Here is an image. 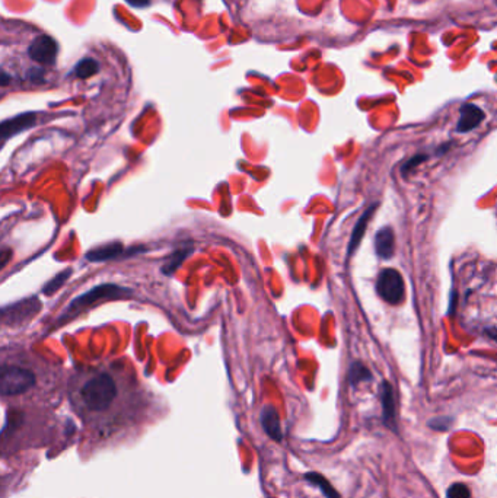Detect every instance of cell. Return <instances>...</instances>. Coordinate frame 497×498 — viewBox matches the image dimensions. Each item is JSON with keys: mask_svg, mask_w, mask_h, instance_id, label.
I'll list each match as a JSON object with an SVG mask.
<instances>
[{"mask_svg": "<svg viewBox=\"0 0 497 498\" xmlns=\"http://www.w3.org/2000/svg\"><path fill=\"white\" fill-rule=\"evenodd\" d=\"M377 293L379 298L390 305H401L406 299V286L402 275L394 268H385L377 280Z\"/></svg>", "mask_w": 497, "mask_h": 498, "instance_id": "obj_4", "label": "cell"}, {"mask_svg": "<svg viewBox=\"0 0 497 498\" xmlns=\"http://www.w3.org/2000/svg\"><path fill=\"white\" fill-rule=\"evenodd\" d=\"M193 251H194L193 245H187V243L180 246V248H177L175 251H174L173 254H171V255L166 258V261L164 262V266H162V268H161L162 274H165V275H173V274L181 267V264L185 261V258H189V257L191 255Z\"/></svg>", "mask_w": 497, "mask_h": 498, "instance_id": "obj_13", "label": "cell"}, {"mask_svg": "<svg viewBox=\"0 0 497 498\" xmlns=\"http://www.w3.org/2000/svg\"><path fill=\"white\" fill-rule=\"evenodd\" d=\"M427 158H429V156H427L426 153H418V154H416V156H413L411 159H409L406 163L402 165L401 174H402V175H407L411 169H414L416 166H418L422 162H425Z\"/></svg>", "mask_w": 497, "mask_h": 498, "instance_id": "obj_20", "label": "cell"}, {"mask_svg": "<svg viewBox=\"0 0 497 498\" xmlns=\"http://www.w3.org/2000/svg\"><path fill=\"white\" fill-rule=\"evenodd\" d=\"M126 2L133 8H148L150 5V0H126Z\"/></svg>", "mask_w": 497, "mask_h": 498, "instance_id": "obj_22", "label": "cell"}, {"mask_svg": "<svg viewBox=\"0 0 497 498\" xmlns=\"http://www.w3.org/2000/svg\"><path fill=\"white\" fill-rule=\"evenodd\" d=\"M72 275V270H65L63 273H58L54 278H52L50 282L44 286L42 293L47 296H53L61 286L66 283V280Z\"/></svg>", "mask_w": 497, "mask_h": 498, "instance_id": "obj_18", "label": "cell"}, {"mask_svg": "<svg viewBox=\"0 0 497 498\" xmlns=\"http://www.w3.org/2000/svg\"><path fill=\"white\" fill-rule=\"evenodd\" d=\"M37 124V114L36 113H24L19 115H15L8 118L0 126V136L3 140H8L13 136H17L25 130H29Z\"/></svg>", "mask_w": 497, "mask_h": 498, "instance_id": "obj_8", "label": "cell"}, {"mask_svg": "<svg viewBox=\"0 0 497 498\" xmlns=\"http://www.w3.org/2000/svg\"><path fill=\"white\" fill-rule=\"evenodd\" d=\"M305 479L308 482H310V484L318 487L321 490V492L327 497V498H340L338 492L333 488V485L330 484V482L325 479L322 475L320 474H315V472H309L305 475Z\"/></svg>", "mask_w": 497, "mask_h": 498, "instance_id": "obj_15", "label": "cell"}, {"mask_svg": "<svg viewBox=\"0 0 497 498\" xmlns=\"http://www.w3.org/2000/svg\"><path fill=\"white\" fill-rule=\"evenodd\" d=\"M40 307H41V303L36 298L19 302L17 305L8 306L3 309V321H5V323H9V325H17V323L31 318L34 314H37Z\"/></svg>", "mask_w": 497, "mask_h": 498, "instance_id": "obj_7", "label": "cell"}, {"mask_svg": "<svg viewBox=\"0 0 497 498\" xmlns=\"http://www.w3.org/2000/svg\"><path fill=\"white\" fill-rule=\"evenodd\" d=\"M37 383L31 370L18 366H3L0 373V394L3 396H17L28 392Z\"/></svg>", "mask_w": 497, "mask_h": 498, "instance_id": "obj_3", "label": "cell"}, {"mask_svg": "<svg viewBox=\"0 0 497 498\" xmlns=\"http://www.w3.org/2000/svg\"><path fill=\"white\" fill-rule=\"evenodd\" d=\"M486 118L484 111L475 104H464L459 110V120L457 124L458 133H468L477 129Z\"/></svg>", "mask_w": 497, "mask_h": 498, "instance_id": "obj_9", "label": "cell"}, {"mask_svg": "<svg viewBox=\"0 0 497 498\" xmlns=\"http://www.w3.org/2000/svg\"><path fill=\"white\" fill-rule=\"evenodd\" d=\"M133 291L127 287H123L118 284H113V283H106V284H100L94 289H90L85 293H82L81 296H77L76 299H73L69 306L66 307L65 314L60 316V319H66L70 318L76 314H79L81 310L95 305L98 302L102 300H116V299H127L132 298Z\"/></svg>", "mask_w": 497, "mask_h": 498, "instance_id": "obj_2", "label": "cell"}, {"mask_svg": "<svg viewBox=\"0 0 497 498\" xmlns=\"http://www.w3.org/2000/svg\"><path fill=\"white\" fill-rule=\"evenodd\" d=\"M486 334H487L491 339H494V341L497 342V328H487V330H486Z\"/></svg>", "mask_w": 497, "mask_h": 498, "instance_id": "obj_23", "label": "cell"}, {"mask_svg": "<svg viewBox=\"0 0 497 498\" xmlns=\"http://www.w3.org/2000/svg\"><path fill=\"white\" fill-rule=\"evenodd\" d=\"M260 421H261L262 430L266 431V434L270 439H273L277 443H281L283 440L281 417H278V412L273 405H266L261 410Z\"/></svg>", "mask_w": 497, "mask_h": 498, "instance_id": "obj_10", "label": "cell"}, {"mask_svg": "<svg viewBox=\"0 0 497 498\" xmlns=\"http://www.w3.org/2000/svg\"><path fill=\"white\" fill-rule=\"evenodd\" d=\"M372 379L370 370L361 362H356L352 364L349 370V380L352 385H359L361 382H366Z\"/></svg>", "mask_w": 497, "mask_h": 498, "instance_id": "obj_17", "label": "cell"}, {"mask_svg": "<svg viewBox=\"0 0 497 498\" xmlns=\"http://www.w3.org/2000/svg\"><path fill=\"white\" fill-rule=\"evenodd\" d=\"M142 251H145L143 246H136V248H132V251H126V248H124V245L121 242H111V243H106V245L90 249V251L85 257L90 262H105V261H111V259H116L123 255L127 257V255H133V254L142 252Z\"/></svg>", "mask_w": 497, "mask_h": 498, "instance_id": "obj_6", "label": "cell"}, {"mask_svg": "<svg viewBox=\"0 0 497 498\" xmlns=\"http://www.w3.org/2000/svg\"><path fill=\"white\" fill-rule=\"evenodd\" d=\"M494 3H496V5H497V0H494Z\"/></svg>", "mask_w": 497, "mask_h": 498, "instance_id": "obj_25", "label": "cell"}, {"mask_svg": "<svg viewBox=\"0 0 497 498\" xmlns=\"http://www.w3.org/2000/svg\"><path fill=\"white\" fill-rule=\"evenodd\" d=\"M117 394V383L108 373H98L88 379L79 392L84 407L90 412H105L114 403Z\"/></svg>", "mask_w": 497, "mask_h": 498, "instance_id": "obj_1", "label": "cell"}, {"mask_svg": "<svg viewBox=\"0 0 497 498\" xmlns=\"http://www.w3.org/2000/svg\"><path fill=\"white\" fill-rule=\"evenodd\" d=\"M9 79H10L9 74H8L6 72H3V73H2V86H6V85L9 83Z\"/></svg>", "mask_w": 497, "mask_h": 498, "instance_id": "obj_24", "label": "cell"}, {"mask_svg": "<svg viewBox=\"0 0 497 498\" xmlns=\"http://www.w3.org/2000/svg\"><path fill=\"white\" fill-rule=\"evenodd\" d=\"M58 47L54 38L50 35H38L33 42H31L28 49V56L31 60L37 61L44 66H52L56 63Z\"/></svg>", "mask_w": 497, "mask_h": 498, "instance_id": "obj_5", "label": "cell"}, {"mask_svg": "<svg viewBox=\"0 0 497 498\" xmlns=\"http://www.w3.org/2000/svg\"><path fill=\"white\" fill-rule=\"evenodd\" d=\"M446 498H471V492L467 485L457 482V484H452L449 487L446 492Z\"/></svg>", "mask_w": 497, "mask_h": 498, "instance_id": "obj_19", "label": "cell"}, {"mask_svg": "<svg viewBox=\"0 0 497 498\" xmlns=\"http://www.w3.org/2000/svg\"><path fill=\"white\" fill-rule=\"evenodd\" d=\"M100 72V63L95 58H84L74 66L73 74L79 79H88Z\"/></svg>", "mask_w": 497, "mask_h": 498, "instance_id": "obj_16", "label": "cell"}, {"mask_svg": "<svg viewBox=\"0 0 497 498\" xmlns=\"http://www.w3.org/2000/svg\"><path fill=\"white\" fill-rule=\"evenodd\" d=\"M42 74H44V70H41V69H33V70L29 72V79L33 81V82H40V83H41V82H44Z\"/></svg>", "mask_w": 497, "mask_h": 498, "instance_id": "obj_21", "label": "cell"}, {"mask_svg": "<svg viewBox=\"0 0 497 498\" xmlns=\"http://www.w3.org/2000/svg\"><path fill=\"white\" fill-rule=\"evenodd\" d=\"M381 402H382V412H384V419L388 426L394 424L395 419V399H394V391L393 386L384 382L381 386Z\"/></svg>", "mask_w": 497, "mask_h": 498, "instance_id": "obj_14", "label": "cell"}, {"mask_svg": "<svg viewBox=\"0 0 497 498\" xmlns=\"http://www.w3.org/2000/svg\"><path fill=\"white\" fill-rule=\"evenodd\" d=\"M377 209H378V204H372V206L368 207V210L359 217V220L356 222V226H354V229H353V232H352L350 242H349V251H347L349 257L356 251L357 248H359V245H361V242H362V239H363V236H365L366 226H368V223H369V220H370L372 214H374V211H375Z\"/></svg>", "mask_w": 497, "mask_h": 498, "instance_id": "obj_12", "label": "cell"}, {"mask_svg": "<svg viewBox=\"0 0 497 498\" xmlns=\"http://www.w3.org/2000/svg\"><path fill=\"white\" fill-rule=\"evenodd\" d=\"M375 251L382 259H390L395 254V233L393 227H382L375 236Z\"/></svg>", "mask_w": 497, "mask_h": 498, "instance_id": "obj_11", "label": "cell"}]
</instances>
